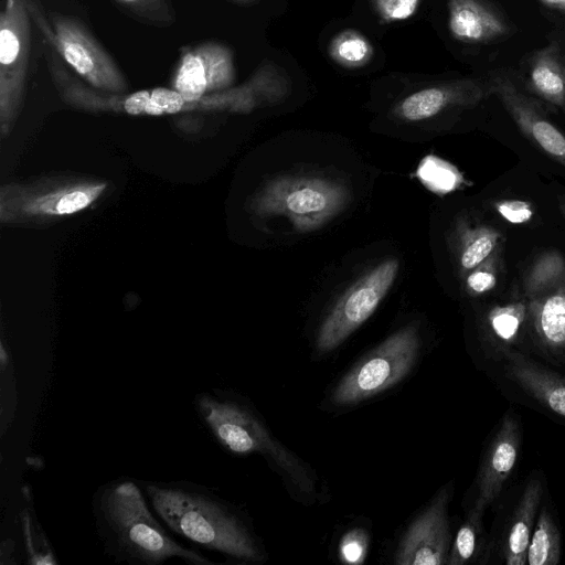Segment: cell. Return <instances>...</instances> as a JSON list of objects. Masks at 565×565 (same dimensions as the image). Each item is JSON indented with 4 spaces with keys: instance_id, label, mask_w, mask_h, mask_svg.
Returning <instances> with one entry per match:
<instances>
[{
    "instance_id": "83f0119b",
    "label": "cell",
    "mask_w": 565,
    "mask_h": 565,
    "mask_svg": "<svg viewBox=\"0 0 565 565\" xmlns=\"http://www.w3.org/2000/svg\"><path fill=\"white\" fill-rule=\"evenodd\" d=\"M129 14L139 20L167 26L175 21V12L171 0H115Z\"/></svg>"
},
{
    "instance_id": "1f68e13d",
    "label": "cell",
    "mask_w": 565,
    "mask_h": 565,
    "mask_svg": "<svg viewBox=\"0 0 565 565\" xmlns=\"http://www.w3.org/2000/svg\"><path fill=\"white\" fill-rule=\"evenodd\" d=\"M493 209L511 224H525L533 218L534 207L529 201L510 199L497 201Z\"/></svg>"
},
{
    "instance_id": "3957f363",
    "label": "cell",
    "mask_w": 565,
    "mask_h": 565,
    "mask_svg": "<svg viewBox=\"0 0 565 565\" xmlns=\"http://www.w3.org/2000/svg\"><path fill=\"white\" fill-rule=\"evenodd\" d=\"M193 406L204 427L223 449L237 456L259 454L270 457L301 492L313 491L315 482L308 470L274 440L259 416L241 397L212 388L196 393Z\"/></svg>"
},
{
    "instance_id": "d4e9b609",
    "label": "cell",
    "mask_w": 565,
    "mask_h": 565,
    "mask_svg": "<svg viewBox=\"0 0 565 565\" xmlns=\"http://www.w3.org/2000/svg\"><path fill=\"white\" fill-rule=\"evenodd\" d=\"M371 42L359 31L347 29L338 33L329 45L330 57L347 68H359L373 57Z\"/></svg>"
},
{
    "instance_id": "e0dca14e",
    "label": "cell",
    "mask_w": 565,
    "mask_h": 565,
    "mask_svg": "<svg viewBox=\"0 0 565 565\" xmlns=\"http://www.w3.org/2000/svg\"><path fill=\"white\" fill-rule=\"evenodd\" d=\"M448 30L462 43L487 44L507 36L505 18L486 0H447Z\"/></svg>"
},
{
    "instance_id": "4316f807",
    "label": "cell",
    "mask_w": 565,
    "mask_h": 565,
    "mask_svg": "<svg viewBox=\"0 0 565 565\" xmlns=\"http://www.w3.org/2000/svg\"><path fill=\"white\" fill-rule=\"evenodd\" d=\"M504 246L466 274L465 287L469 295L479 297L493 290L504 266Z\"/></svg>"
},
{
    "instance_id": "e575fe53",
    "label": "cell",
    "mask_w": 565,
    "mask_h": 565,
    "mask_svg": "<svg viewBox=\"0 0 565 565\" xmlns=\"http://www.w3.org/2000/svg\"><path fill=\"white\" fill-rule=\"evenodd\" d=\"M558 207H559V211H561L563 217L565 218V201L559 202Z\"/></svg>"
},
{
    "instance_id": "8fae6325",
    "label": "cell",
    "mask_w": 565,
    "mask_h": 565,
    "mask_svg": "<svg viewBox=\"0 0 565 565\" xmlns=\"http://www.w3.org/2000/svg\"><path fill=\"white\" fill-rule=\"evenodd\" d=\"M234 53L227 45L209 41L186 47L171 78V88L193 103L205 95L231 88L235 82Z\"/></svg>"
},
{
    "instance_id": "d6a6232c",
    "label": "cell",
    "mask_w": 565,
    "mask_h": 565,
    "mask_svg": "<svg viewBox=\"0 0 565 565\" xmlns=\"http://www.w3.org/2000/svg\"><path fill=\"white\" fill-rule=\"evenodd\" d=\"M546 8L556 10L565 14V0H539Z\"/></svg>"
},
{
    "instance_id": "5bb4252c",
    "label": "cell",
    "mask_w": 565,
    "mask_h": 565,
    "mask_svg": "<svg viewBox=\"0 0 565 565\" xmlns=\"http://www.w3.org/2000/svg\"><path fill=\"white\" fill-rule=\"evenodd\" d=\"M489 84L521 132L565 167V134L548 119L543 107L507 76L495 75Z\"/></svg>"
},
{
    "instance_id": "4fadbf2b",
    "label": "cell",
    "mask_w": 565,
    "mask_h": 565,
    "mask_svg": "<svg viewBox=\"0 0 565 565\" xmlns=\"http://www.w3.org/2000/svg\"><path fill=\"white\" fill-rule=\"evenodd\" d=\"M290 90L291 82L286 71L273 62H265L238 86L205 95L193 103L184 100L183 111L249 113L281 102Z\"/></svg>"
},
{
    "instance_id": "52a82bcc",
    "label": "cell",
    "mask_w": 565,
    "mask_h": 565,
    "mask_svg": "<svg viewBox=\"0 0 565 565\" xmlns=\"http://www.w3.org/2000/svg\"><path fill=\"white\" fill-rule=\"evenodd\" d=\"M107 189V183L83 178H52L32 183H10L1 189L2 223L44 221L78 213Z\"/></svg>"
},
{
    "instance_id": "484cf974",
    "label": "cell",
    "mask_w": 565,
    "mask_h": 565,
    "mask_svg": "<svg viewBox=\"0 0 565 565\" xmlns=\"http://www.w3.org/2000/svg\"><path fill=\"white\" fill-rule=\"evenodd\" d=\"M482 516L483 513L473 508L470 509L451 544L446 564L462 565L476 555L482 529Z\"/></svg>"
},
{
    "instance_id": "6da1fadb",
    "label": "cell",
    "mask_w": 565,
    "mask_h": 565,
    "mask_svg": "<svg viewBox=\"0 0 565 565\" xmlns=\"http://www.w3.org/2000/svg\"><path fill=\"white\" fill-rule=\"evenodd\" d=\"M136 479L120 477L97 488L92 511L104 553L117 563L159 565L178 558L191 565L213 562L174 540L148 505Z\"/></svg>"
},
{
    "instance_id": "44dd1931",
    "label": "cell",
    "mask_w": 565,
    "mask_h": 565,
    "mask_svg": "<svg viewBox=\"0 0 565 565\" xmlns=\"http://www.w3.org/2000/svg\"><path fill=\"white\" fill-rule=\"evenodd\" d=\"M527 89L565 113V57L556 44L535 52L529 62Z\"/></svg>"
},
{
    "instance_id": "5b68a950",
    "label": "cell",
    "mask_w": 565,
    "mask_h": 565,
    "mask_svg": "<svg viewBox=\"0 0 565 565\" xmlns=\"http://www.w3.org/2000/svg\"><path fill=\"white\" fill-rule=\"evenodd\" d=\"M518 291L527 308V335L545 356L565 362V256L545 249L524 269Z\"/></svg>"
},
{
    "instance_id": "2e32d148",
    "label": "cell",
    "mask_w": 565,
    "mask_h": 565,
    "mask_svg": "<svg viewBox=\"0 0 565 565\" xmlns=\"http://www.w3.org/2000/svg\"><path fill=\"white\" fill-rule=\"evenodd\" d=\"M492 95L490 84L459 79L428 86L404 97L395 114L406 121L433 118L449 107H470Z\"/></svg>"
},
{
    "instance_id": "8992f818",
    "label": "cell",
    "mask_w": 565,
    "mask_h": 565,
    "mask_svg": "<svg viewBox=\"0 0 565 565\" xmlns=\"http://www.w3.org/2000/svg\"><path fill=\"white\" fill-rule=\"evenodd\" d=\"M32 21L72 72L87 85L125 94L129 84L116 61L77 19L46 14L38 0H28Z\"/></svg>"
},
{
    "instance_id": "f546056e",
    "label": "cell",
    "mask_w": 565,
    "mask_h": 565,
    "mask_svg": "<svg viewBox=\"0 0 565 565\" xmlns=\"http://www.w3.org/2000/svg\"><path fill=\"white\" fill-rule=\"evenodd\" d=\"M422 0H371V4L384 23H398L413 18Z\"/></svg>"
},
{
    "instance_id": "836d02e7",
    "label": "cell",
    "mask_w": 565,
    "mask_h": 565,
    "mask_svg": "<svg viewBox=\"0 0 565 565\" xmlns=\"http://www.w3.org/2000/svg\"><path fill=\"white\" fill-rule=\"evenodd\" d=\"M228 1H232L237 4H242V6H250V4L256 3L258 0H228Z\"/></svg>"
},
{
    "instance_id": "9c48e42d",
    "label": "cell",
    "mask_w": 565,
    "mask_h": 565,
    "mask_svg": "<svg viewBox=\"0 0 565 565\" xmlns=\"http://www.w3.org/2000/svg\"><path fill=\"white\" fill-rule=\"evenodd\" d=\"M28 0H3L0 13V130L8 136L20 114L31 54Z\"/></svg>"
},
{
    "instance_id": "ac0fdd59",
    "label": "cell",
    "mask_w": 565,
    "mask_h": 565,
    "mask_svg": "<svg viewBox=\"0 0 565 565\" xmlns=\"http://www.w3.org/2000/svg\"><path fill=\"white\" fill-rule=\"evenodd\" d=\"M504 361L505 374L511 381L551 412L565 417V376L516 349L509 352Z\"/></svg>"
},
{
    "instance_id": "7a4b0ae2",
    "label": "cell",
    "mask_w": 565,
    "mask_h": 565,
    "mask_svg": "<svg viewBox=\"0 0 565 565\" xmlns=\"http://www.w3.org/2000/svg\"><path fill=\"white\" fill-rule=\"evenodd\" d=\"M138 482L156 515L179 536L228 558L263 559L244 519L207 487L183 480Z\"/></svg>"
},
{
    "instance_id": "9a60e30c",
    "label": "cell",
    "mask_w": 565,
    "mask_h": 565,
    "mask_svg": "<svg viewBox=\"0 0 565 565\" xmlns=\"http://www.w3.org/2000/svg\"><path fill=\"white\" fill-rule=\"evenodd\" d=\"M521 429L516 417L507 414L491 439L477 476V497L472 508L484 514L513 471L521 448Z\"/></svg>"
},
{
    "instance_id": "4dcf8cb0",
    "label": "cell",
    "mask_w": 565,
    "mask_h": 565,
    "mask_svg": "<svg viewBox=\"0 0 565 565\" xmlns=\"http://www.w3.org/2000/svg\"><path fill=\"white\" fill-rule=\"evenodd\" d=\"M151 105L149 116L173 115L183 111L184 98L172 88L150 89Z\"/></svg>"
},
{
    "instance_id": "277c9868",
    "label": "cell",
    "mask_w": 565,
    "mask_h": 565,
    "mask_svg": "<svg viewBox=\"0 0 565 565\" xmlns=\"http://www.w3.org/2000/svg\"><path fill=\"white\" fill-rule=\"evenodd\" d=\"M350 191L339 180L316 175H280L253 196L252 211L287 218L301 233L316 231L344 211Z\"/></svg>"
},
{
    "instance_id": "d6986e66",
    "label": "cell",
    "mask_w": 565,
    "mask_h": 565,
    "mask_svg": "<svg viewBox=\"0 0 565 565\" xmlns=\"http://www.w3.org/2000/svg\"><path fill=\"white\" fill-rule=\"evenodd\" d=\"M481 333L492 356L503 359L527 335V308L519 291L508 300L491 306L482 319Z\"/></svg>"
},
{
    "instance_id": "ba28073f",
    "label": "cell",
    "mask_w": 565,
    "mask_h": 565,
    "mask_svg": "<svg viewBox=\"0 0 565 565\" xmlns=\"http://www.w3.org/2000/svg\"><path fill=\"white\" fill-rule=\"evenodd\" d=\"M420 348L417 328L408 324L360 360L338 383L331 401L349 406L376 395L405 377Z\"/></svg>"
},
{
    "instance_id": "ffe728a7",
    "label": "cell",
    "mask_w": 565,
    "mask_h": 565,
    "mask_svg": "<svg viewBox=\"0 0 565 565\" xmlns=\"http://www.w3.org/2000/svg\"><path fill=\"white\" fill-rule=\"evenodd\" d=\"M542 495L543 486L537 478L523 489L501 541V556L505 564H527L526 552Z\"/></svg>"
},
{
    "instance_id": "30bf717a",
    "label": "cell",
    "mask_w": 565,
    "mask_h": 565,
    "mask_svg": "<svg viewBox=\"0 0 565 565\" xmlns=\"http://www.w3.org/2000/svg\"><path fill=\"white\" fill-rule=\"evenodd\" d=\"M398 267L397 259L383 260L341 295L319 328L317 349L320 353L338 348L372 316L393 285Z\"/></svg>"
},
{
    "instance_id": "f1b7e54d",
    "label": "cell",
    "mask_w": 565,
    "mask_h": 565,
    "mask_svg": "<svg viewBox=\"0 0 565 565\" xmlns=\"http://www.w3.org/2000/svg\"><path fill=\"white\" fill-rule=\"evenodd\" d=\"M417 177L429 190L438 193L450 191L457 183L454 169L434 156H427L420 161Z\"/></svg>"
},
{
    "instance_id": "7c38bea8",
    "label": "cell",
    "mask_w": 565,
    "mask_h": 565,
    "mask_svg": "<svg viewBox=\"0 0 565 565\" xmlns=\"http://www.w3.org/2000/svg\"><path fill=\"white\" fill-rule=\"evenodd\" d=\"M451 487H444L404 534L395 563L399 565L446 564L451 547L448 504Z\"/></svg>"
},
{
    "instance_id": "603a6c76",
    "label": "cell",
    "mask_w": 565,
    "mask_h": 565,
    "mask_svg": "<svg viewBox=\"0 0 565 565\" xmlns=\"http://www.w3.org/2000/svg\"><path fill=\"white\" fill-rule=\"evenodd\" d=\"M529 565H556L561 559V535L550 511L544 507L536 521L529 543Z\"/></svg>"
},
{
    "instance_id": "7402d4cb",
    "label": "cell",
    "mask_w": 565,
    "mask_h": 565,
    "mask_svg": "<svg viewBox=\"0 0 565 565\" xmlns=\"http://www.w3.org/2000/svg\"><path fill=\"white\" fill-rule=\"evenodd\" d=\"M457 260L462 274H467L499 248L504 246V235L487 223H463L458 230Z\"/></svg>"
},
{
    "instance_id": "cb8c5ba5",
    "label": "cell",
    "mask_w": 565,
    "mask_h": 565,
    "mask_svg": "<svg viewBox=\"0 0 565 565\" xmlns=\"http://www.w3.org/2000/svg\"><path fill=\"white\" fill-rule=\"evenodd\" d=\"M29 489L23 487L21 523L25 550L31 564H56L54 552L41 527Z\"/></svg>"
}]
</instances>
